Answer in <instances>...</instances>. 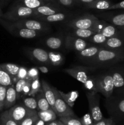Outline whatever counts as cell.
<instances>
[{
    "label": "cell",
    "instance_id": "obj_1",
    "mask_svg": "<svg viewBox=\"0 0 124 125\" xmlns=\"http://www.w3.org/2000/svg\"><path fill=\"white\" fill-rule=\"evenodd\" d=\"M124 59V50H109L101 47L97 54L86 63L95 67L113 66Z\"/></svg>",
    "mask_w": 124,
    "mask_h": 125
},
{
    "label": "cell",
    "instance_id": "obj_2",
    "mask_svg": "<svg viewBox=\"0 0 124 125\" xmlns=\"http://www.w3.org/2000/svg\"><path fill=\"white\" fill-rule=\"evenodd\" d=\"M34 17V9L15 2L14 4L6 13H3L1 18L9 21L15 22Z\"/></svg>",
    "mask_w": 124,
    "mask_h": 125
},
{
    "label": "cell",
    "instance_id": "obj_3",
    "mask_svg": "<svg viewBox=\"0 0 124 125\" xmlns=\"http://www.w3.org/2000/svg\"><path fill=\"white\" fill-rule=\"evenodd\" d=\"M114 91V83L110 71L96 76V92L100 93L108 98L113 95Z\"/></svg>",
    "mask_w": 124,
    "mask_h": 125
},
{
    "label": "cell",
    "instance_id": "obj_4",
    "mask_svg": "<svg viewBox=\"0 0 124 125\" xmlns=\"http://www.w3.org/2000/svg\"><path fill=\"white\" fill-rule=\"evenodd\" d=\"M0 24L12 35L23 39H34L38 36L41 32L30 30L15 24L13 22L0 18Z\"/></svg>",
    "mask_w": 124,
    "mask_h": 125
},
{
    "label": "cell",
    "instance_id": "obj_5",
    "mask_svg": "<svg viewBox=\"0 0 124 125\" xmlns=\"http://www.w3.org/2000/svg\"><path fill=\"white\" fill-rule=\"evenodd\" d=\"M86 96L88 101L89 113L92 117L94 123H97L103 119V114L100 108V95L94 91H88Z\"/></svg>",
    "mask_w": 124,
    "mask_h": 125
},
{
    "label": "cell",
    "instance_id": "obj_6",
    "mask_svg": "<svg viewBox=\"0 0 124 125\" xmlns=\"http://www.w3.org/2000/svg\"><path fill=\"white\" fill-rule=\"evenodd\" d=\"M98 20V18L94 15L86 13L71 20L68 23V26L72 29H90L92 30Z\"/></svg>",
    "mask_w": 124,
    "mask_h": 125
},
{
    "label": "cell",
    "instance_id": "obj_7",
    "mask_svg": "<svg viewBox=\"0 0 124 125\" xmlns=\"http://www.w3.org/2000/svg\"><path fill=\"white\" fill-rule=\"evenodd\" d=\"M53 90L55 96V101L52 109L55 112L57 117H65L75 116L72 107H71L62 98L60 94L58 92V89L53 87Z\"/></svg>",
    "mask_w": 124,
    "mask_h": 125
},
{
    "label": "cell",
    "instance_id": "obj_8",
    "mask_svg": "<svg viewBox=\"0 0 124 125\" xmlns=\"http://www.w3.org/2000/svg\"><path fill=\"white\" fill-rule=\"evenodd\" d=\"M106 99V107L108 112L115 118H124V98L111 96Z\"/></svg>",
    "mask_w": 124,
    "mask_h": 125
},
{
    "label": "cell",
    "instance_id": "obj_9",
    "mask_svg": "<svg viewBox=\"0 0 124 125\" xmlns=\"http://www.w3.org/2000/svg\"><path fill=\"white\" fill-rule=\"evenodd\" d=\"M13 23L18 26L30 29V30L41 32L47 31L50 28L48 24H47V23L42 21L39 20L36 18H32V17L21 20L18 21L13 22Z\"/></svg>",
    "mask_w": 124,
    "mask_h": 125
},
{
    "label": "cell",
    "instance_id": "obj_10",
    "mask_svg": "<svg viewBox=\"0 0 124 125\" xmlns=\"http://www.w3.org/2000/svg\"><path fill=\"white\" fill-rule=\"evenodd\" d=\"M7 111L9 115L19 125L23 120L36 111L27 108L23 104L14 105Z\"/></svg>",
    "mask_w": 124,
    "mask_h": 125
},
{
    "label": "cell",
    "instance_id": "obj_11",
    "mask_svg": "<svg viewBox=\"0 0 124 125\" xmlns=\"http://www.w3.org/2000/svg\"><path fill=\"white\" fill-rule=\"evenodd\" d=\"M34 10V17L32 18H36L39 17L48 16L59 12H66L65 10L60 6L59 4L51 3L49 4L40 6Z\"/></svg>",
    "mask_w": 124,
    "mask_h": 125
},
{
    "label": "cell",
    "instance_id": "obj_12",
    "mask_svg": "<svg viewBox=\"0 0 124 125\" xmlns=\"http://www.w3.org/2000/svg\"><path fill=\"white\" fill-rule=\"evenodd\" d=\"M64 71L82 84L85 83V82L90 76L89 70L86 67L76 66V67L65 68Z\"/></svg>",
    "mask_w": 124,
    "mask_h": 125
},
{
    "label": "cell",
    "instance_id": "obj_13",
    "mask_svg": "<svg viewBox=\"0 0 124 125\" xmlns=\"http://www.w3.org/2000/svg\"><path fill=\"white\" fill-rule=\"evenodd\" d=\"M88 42L86 41L85 39L77 37L72 34H69L66 38V47L69 50H72L80 52L86 48L88 47Z\"/></svg>",
    "mask_w": 124,
    "mask_h": 125
},
{
    "label": "cell",
    "instance_id": "obj_14",
    "mask_svg": "<svg viewBox=\"0 0 124 125\" xmlns=\"http://www.w3.org/2000/svg\"><path fill=\"white\" fill-rule=\"evenodd\" d=\"M100 16L110 24L120 28L124 26V10L119 12H105Z\"/></svg>",
    "mask_w": 124,
    "mask_h": 125
},
{
    "label": "cell",
    "instance_id": "obj_15",
    "mask_svg": "<svg viewBox=\"0 0 124 125\" xmlns=\"http://www.w3.org/2000/svg\"><path fill=\"white\" fill-rule=\"evenodd\" d=\"M113 77L114 90H118L124 86V67L116 66L109 70Z\"/></svg>",
    "mask_w": 124,
    "mask_h": 125
},
{
    "label": "cell",
    "instance_id": "obj_16",
    "mask_svg": "<svg viewBox=\"0 0 124 125\" xmlns=\"http://www.w3.org/2000/svg\"><path fill=\"white\" fill-rule=\"evenodd\" d=\"M27 52L30 55V57L40 63L51 64L49 59L48 52L43 49L39 48L27 49Z\"/></svg>",
    "mask_w": 124,
    "mask_h": 125
},
{
    "label": "cell",
    "instance_id": "obj_17",
    "mask_svg": "<svg viewBox=\"0 0 124 125\" xmlns=\"http://www.w3.org/2000/svg\"><path fill=\"white\" fill-rule=\"evenodd\" d=\"M100 46L109 50H124V39L120 35L107 38L106 40Z\"/></svg>",
    "mask_w": 124,
    "mask_h": 125
},
{
    "label": "cell",
    "instance_id": "obj_18",
    "mask_svg": "<svg viewBox=\"0 0 124 125\" xmlns=\"http://www.w3.org/2000/svg\"><path fill=\"white\" fill-rule=\"evenodd\" d=\"M41 89H42L43 92L46 98L47 99V101L49 103L51 108L53 109L54 106L55 101V96L54 90L53 87L51 86L44 80L41 81Z\"/></svg>",
    "mask_w": 124,
    "mask_h": 125
},
{
    "label": "cell",
    "instance_id": "obj_19",
    "mask_svg": "<svg viewBox=\"0 0 124 125\" xmlns=\"http://www.w3.org/2000/svg\"><path fill=\"white\" fill-rule=\"evenodd\" d=\"M17 100V94L15 88V84L8 86L6 91L4 109H10L14 106Z\"/></svg>",
    "mask_w": 124,
    "mask_h": 125
},
{
    "label": "cell",
    "instance_id": "obj_20",
    "mask_svg": "<svg viewBox=\"0 0 124 125\" xmlns=\"http://www.w3.org/2000/svg\"><path fill=\"white\" fill-rule=\"evenodd\" d=\"M69 16V13L63 12L55 13V14L51 15L36 17L35 18H36V19L42 21L46 22V23H55V22L62 21L66 20L68 19Z\"/></svg>",
    "mask_w": 124,
    "mask_h": 125
},
{
    "label": "cell",
    "instance_id": "obj_21",
    "mask_svg": "<svg viewBox=\"0 0 124 125\" xmlns=\"http://www.w3.org/2000/svg\"><path fill=\"white\" fill-rule=\"evenodd\" d=\"M101 46L100 45L88 46L82 51L79 52V56L81 59L84 60L86 62L93 58L97 54Z\"/></svg>",
    "mask_w": 124,
    "mask_h": 125
},
{
    "label": "cell",
    "instance_id": "obj_22",
    "mask_svg": "<svg viewBox=\"0 0 124 125\" xmlns=\"http://www.w3.org/2000/svg\"><path fill=\"white\" fill-rule=\"evenodd\" d=\"M15 2L32 9H35L44 5L55 3L51 0H17Z\"/></svg>",
    "mask_w": 124,
    "mask_h": 125
},
{
    "label": "cell",
    "instance_id": "obj_23",
    "mask_svg": "<svg viewBox=\"0 0 124 125\" xmlns=\"http://www.w3.org/2000/svg\"><path fill=\"white\" fill-rule=\"evenodd\" d=\"M113 2L110 0H96L94 2L85 5L86 8L100 10H109Z\"/></svg>",
    "mask_w": 124,
    "mask_h": 125
},
{
    "label": "cell",
    "instance_id": "obj_24",
    "mask_svg": "<svg viewBox=\"0 0 124 125\" xmlns=\"http://www.w3.org/2000/svg\"><path fill=\"white\" fill-rule=\"evenodd\" d=\"M100 33L102 34L107 38L120 35L119 28L115 26L113 24L108 23V22H106V23L105 24L103 28L101 29Z\"/></svg>",
    "mask_w": 124,
    "mask_h": 125
},
{
    "label": "cell",
    "instance_id": "obj_25",
    "mask_svg": "<svg viewBox=\"0 0 124 125\" xmlns=\"http://www.w3.org/2000/svg\"><path fill=\"white\" fill-rule=\"evenodd\" d=\"M35 96L36 100V102H37V110L36 111H46V110L49 109L51 108L47 99L44 95L42 89L39 92H38Z\"/></svg>",
    "mask_w": 124,
    "mask_h": 125
},
{
    "label": "cell",
    "instance_id": "obj_26",
    "mask_svg": "<svg viewBox=\"0 0 124 125\" xmlns=\"http://www.w3.org/2000/svg\"><path fill=\"white\" fill-rule=\"evenodd\" d=\"M58 92L60 94L61 96L64 100V101L71 107H72L74 106L75 101L79 97V92L77 90L70 91L68 93H64L60 90H58Z\"/></svg>",
    "mask_w": 124,
    "mask_h": 125
},
{
    "label": "cell",
    "instance_id": "obj_27",
    "mask_svg": "<svg viewBox=\"0 0 124 125\" xmlns=\"http://www.w3.org/2000/svg\"><path fill=\"white\" fill-rule=\"evenodd\" d=\"M37 114L39 118L42 120L46 123L55 120L57 118V114L52 108L46 110V111H37Z\"/></svg>",
    "mask_w": 124,
    "mask_h": 125
},
{
    "label": "cell",
    "instance_id": "obj_28",
    "mask_svg": "<svg viewBox=\"0 0 124 125\" xmlns=\"http://www.w3.org/2000/svg\"><path fill=\"white\" fill-rule=\"evenodd\" d=\"M46 45L52 50H58L61 48L64 43L63 37H51L46 40Z\"/></svg>",
    "mask_w": 124,
    "mask_h": 125
},
{
    "label": "cell",
    "instance_id": "obj_29",
    "mask_svg": "<svg viewBox=\"0 0 124 125\" xmlns=\"http://www.w3.org/2000/svg\"><path fill=\"white\" fill-rule=\"evenodd\" d=\"M0 67L7 73H8L13 78V79L17 77L20 68V66L11 63H1L0 64Z\"/></svg>",
    "mask_w": 124,
    "mask_h": 125
},
{
    "label": "cell",
    "instance_id": "obj_30",
    "mask_svg": "<svg viewBox=\"0 0 124 125\" xmlns=\"http://www.w3.org/2000/svg\"><path fill=\"white\" fill-rule=\"evenodd\" d=\"M74 31L71 32L72 35L77 37L81 38V39L86 40L89 38L94 34L96 32L90 29H73Z\"/></svg>",
    "mask_w": 124,
    "mask_h": 125
},
{
    "label": "cell",
    "instance_id": "obj_31",
    "mask_svg": "<svg viewBox=\"0 0 124 125\" xmlns=\"http://www.w3.org/2000/svg\"><path fill=\"white\" fill-rule=\"evenodd\" d=\"M50 63L53 66H59L63 63L64 56L62 54L55 51H50L48 52Z\"/></svg>",
    "mask_w": 124,
    "mask_h": 125
},
{
    "label": "cell",
    "instance_id": "obj_32",
    "mask_svg": "<svg viewBox=\"0 0 124 125\" xmlns=\"http://www.w3.org/2000/svg\"><path fill=\"white\" fill-rule=\"evenodd\" d=\"M15 84L13 78L0 67V85L8 87Z\"/></svg>",
    "mask_w": 124,
    "mask_h": 125
},
{
    "label": "cell",
    "instance_id": "obj_33",
    "mask_svg": "<svg viewBox=\"0 0 124 125\" xmlns=\"http://www.w3.org/2000/svg\"><path fill=\"white\" fill-rule=\"evenodd\" d=\"M0 125H19V124L9 115L7 110L0 115Z\"/></svg>",
    "mask_w": 124,
    "mask_h": 125
},
{
    "label": "cell",
    "instance_id": "obj_34",
    "mask_svg": "<svg viewBox=\"0 0 124 125\" xmlns=\"http://www.w3.org/2000/svg\"><path fill=\"white\" fill-rule=\"evenodd\" d=\"M106 39L107 37L104 36L101 33H96L94 35H92V36L90 37L89 38L86 39V40L94 44L101 45L106 40Z\"/></svg>",
    "mask_w": 124,
    "mask_h": 125
},
{
    "label": "cell",
    "instance_id": "obj_35",
    "mask_svg": "<svg viewBox=\"0 0 124 125\" xmlns=\"http://www.w3.org/2000/svg\"><path fill=\"white\" fill-rule=\"evenodd\" d=\"M41 89V84L40 82L39 78L32 81L30 84V90L28 94V96H35Z\"/></svg>",
    "mask_w": 124,
    "mask_h": 125
},
{
    "label": "cell",
    "instance_id": "obj_36",
    "mask_svg": "<svg viewBox=\"0 0 124 125\" xmlns=\"http://www.w3.org/2000/svg\"><path fill=\"white\" fill-rule=\"evenodd\" d=\"M27 79H18L15 83V88L17 94V99L23 96V90L27 83Z\"/></svg>",
    "mask_w": 124,
    "mask_h": 125
},
{
    "label": "cell",
    "instance_id": "obj_37",
    "mask_svg": "<svg viewBox=\"0 0 124 125\" xmlns=\"http://www.w3.org/2000/svg\"><path fill=\"white\" fill-rule=\"evenodd\" d=\"M59 120L66 125H83L80 118L76 117H59Z\"/></svg>",
    "mask_w": 124,
    "mask_h": 125
},
{
    "label": "cell",
    "instance_id": "obj_38",
    "mask_svg": "<svg viewBox=\"0 0 124 125\" xmlns=\"http://www.w3.org/2000/svg\"><path fill=\"white\" fill-rule=\"evenodd\" d=\"M23 104L31 110H37V102L35 98L25 97L23 99Z\"/></svg>",
    "mask_w": 124,
    "mask_h": 125
},
{
    "label": "cell",
    "instance_id": "obj_39",
    "mask_svg": "<svg viewBox=\"0 0 124 125\" xmlns=\"http://www.w3.org/2000/svg\"><path fill=\"white\" fill-rule=\"evenodd\" d=\"M84 87L88 91L96 90V76H90L88 80L83 84Z\"/></svg>",
    "mask_w": 124,
    "mask_h": 125
},
{
    "label": "cell",
    "instance_id": "obj_40",
    "mask_svg": "<svg viewBox=\"0 0 124 125\" xmlns=\"http://www.w3.org/2000/svg\"><path fill=\"white\" fill-rule=\"evenodd\" d=\"M39 119L38 115L37 114V111H35L32 114L30 115L27 117L23 120L21 122L19 125H34L36 121Z\"/></svg>",
    "mask_w": 124,
    "mask_h": 125
},
{
    "label": "cell",
    "instance_id": "obj_41",
    "mask_svg": "<svg viewBox=\"0 0 124 125\" xmlns=\"http://www.w3.org/2000/svg\"><path fill=\"white\" fill-rule=\"evenodd\" d=\"M39 76V71L38 68L36 67H32L28 70L27 72V80L32 81L38 78Z\"/></svg>",
    "mask_w": 124,
    "mask_h": 125
},
{
    "label": "cell",
    "instance_id": "obj_42",
    "mask_svg": "<svg viewBox=\"0 0 124 125\" xmlns=\"http://www.w3.org/2000/svg\"><path fill=\"white\" fill-rule=\"evenodd\" d=\"M7 87L6 86L0 85V111H2L4 109Z\"/></svg>",
    "mask_w": 124,
    "mask_h": 125
},
{
    "label": "cell",
    "instance_id": "obj_43",
    "mask_svg": "<svg viewBox=\"0 0 124 125\" xmlns=\"http://www.w3.org/2000/svg\"><path fill=\"white\" fill-rule=\"evenodd\" d=\"M28 69L24 67H20L17 77L14 79V82L17 81L18 79H26L27 77Z\"/></svg>",
    "mask_w": 124,
    "mask_h": 125
},
{
    "label": "cell",
    "instance_id": "obj_44",
    "mask_svg": "<svg viewBox=\"0 0 124 125\" xmlns=\"http://www.w3.org/2000/svg\"><path fill=\"white\" fill-rule=\"evenodd\" d=\"M80 120L83 125H94V124L89 112L85 114L81 118H80Z\"/></svg>",
    "mask_w": 124,
    "mask_h": 125
},
{
    "label": "cell",
    "instance_id": "obj_45",
    "mask_svg": "<svg viewBox=\"0 0 124 125\" xmlns=\"http://www.w3.org/2000/svg\"><path fill=\"white\" fill-rule=\"evenodd\" d=\"M57 2L61 6L66 7H72L76 4L75 0H57Z\"/></svg>",
    "mask_w": 124,
    "mask_h": 125
},
{
    "label": "cell",
    "instance_id": "obj_46",
    "mask_svg": "<svg viewBox=\"0 0 124 125\" xmlns=\"http://www.w3.org/2000/svg\"><path fill=\"white\" fill-rule=\"evenodd\" d=\"M94 125H114V122L113 118H104L98 121Z\"/></svg>",
    "mask_w": 124,
    "mask_h": 125
},
{
    "label": "cell",
    "instance_id": "obj_47",
    "mask_svg": "<svg viewBox=\"0 0 124 125\" xmlns=\"http://www.w3.org/2000/svg\"><path fill=\"white\" fill-rule=\"evenodd\" d=\"M124 10V0L113 4L109 8V10Z\"/></svg>",
    "mask_w": 124,
    "mask_h": 125
},
{
    "label": "cell",
    "instance_id": "obj_48",
    "mask_svg": "<svg viewBox=\"0 0 124 125\" xmlns=\"http://www.w3.org/2000/svg\"><path fill=\"white\" fill-rule=\"evenodd\" d=\"M31 81H27V83L26 85H25L24 88V90H23V96H28V94H29V92L30 90V84H31Z\"/></svg>",
    "mask_w": 124,
    "mask_h": 125
},
{
    "label": "cell",
    "instance_id": "obj_49",
    "mask_svg": "<svg viewBox=\"0 0 124 125\" xmlns=\"http://www.w3.org/2000/svg\"><path fill=\"white\" fill-rule=\"evenodd\" d=\"M75 1H76L77 2H80V3L83 4L85 6V5L87 4L94 2L96 0H75Z\"/></svg>",
    "mask_w": 124,
    "mask_h": 125
},
{
    "label": "cell",
    "instance_id": "obj_50",
    "mask_svg": "<svg viewBox=\"0 0 124 125\" xmlns=\"http://www.w3.org/2000/svg\"><path fill=\"white\" fill-rule=\"evenodd\" d=\"M116 91L118 94V96L124 98V86L120 89H118V90H116Z\"/></svg>",
    "mask_w": 124,
    "mask_h": 125
},
{
    "label": "cell",
    "instance_id": "obj_51",
    "mask_svg": "<svg viewBox=\"0 0 124 125\" xmlns=\"http://www.w3.org/2000/svg\"><path fill=\"white\" fill-rule=\"evenodd\" d=\"M38 69L43 73H47L49 72L48 68L46 67H45V66H40V67H38Z\"/></svg>",
    "mask_w": 124,
    "mask_h": 125
},
{
    "label": "cell",
    "instance_id": "obj_52",
    "mask_svg": "<svg viewBox=\"0 0 124 125\" xmlns=\"http://www.w3.org/2000/svg\"><path fill=\"white\" fill-rule=\"evenodd\" d=\"M58 121H59V120H55L46 123V125H58Z\"/></svg>",
    "mask_w": 124,
    "mask_h": 125
},
{
    "label": "cell",
    "instance_id": "obj_53",
    "mask_svg": "<svg viewBox=\"0 0 124 125\" xmlns=\"http://www.w3.org/2000/svg\"><path fill=\"white\" fill-rule=\"evenodd\" d=\"M34 125H46V123H45L44 121H43L42 120L39 118V119L36 121V123H35Z\"/></svg>",
    "mask_w": 124,
    "mask_h": 125
},
{
    "label": "cell",
    "instance_id": "obj_54",
    "mask_svg": "<svg viewBox=\"0 0 124 125\" xmlns=\"http://www.w3.org/2000/svg\"><path fill=\"white\" fill-rule=\"evenodd\" d=\"M119 31H120V36L124 39V26L119 28Z\"/></svg>",
    "mask_w": 124,
    "mask_h": 125
},
{
    "label": "cell",
    "instance_id": "obj_55",
    "mask_svg": "<svg viewBox=\"0 0 124 125\" xmlns=\"http://www.w3.org/2000/svg\"><path fill=\"white\" fill-rule=\"evenodd\" d=\"M2 15H3V13H2V10H1V7H0V18H1L2 17Z\"/></svg>",
    "mask_w": 124,
    "mask_h": 125
},
{
    "label": "cell",
    "instance_id": "obj_56",
    "mask_svg": "<svg viewBox=\"0 0 124 125\" xmlns=\"http://www.w3.org/2000/svg\"><path fill=\"white\" fill-rule=\"evenodd\" d=\"M58 125H66L64 124V123H63V122H61V121L59 120V121H58Z\"/></svg>",
    "mask_w": 124,
    "mask_h": 125
},
{
    "label": "cell",
    "instance_id": "obj_57",
    "mask_svg": "<svg viewBox=\"0 0 124 125\" xmlns=\"http://www.w3.org/2000/svg\"><path fill=\"white\" fill-rule=\"evenodd\" d=\"M51 1H52V2H55V3H57V4H58V2H57V0H51Z\"/></svg>",
    "mask_w": 124,
    "mask_h": 125
},
{
    "label": "cell",
    "instance_id": "obj_58",
    "mask_svg": "<svg viewBox=\"0 0 124 125\" xmlns=\"http://www.w3.org/2000/svg\"><path fill=\"white\" fill-rule=\"evenodd\" d=\"M0 1H1V0H0Z\"/></svg>",
    "mask_w": 124,
    "mask_h": 125
}]
</instances>
